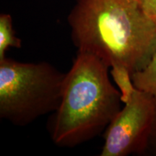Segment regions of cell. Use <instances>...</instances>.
<instances>
[{"label": "cell", "mask_w": 156, "mask_h": 156, "mask_svg": "<svg viewBox=\"0 0 156 156\" xmlns=\"http://www.w3.org/2000/svg\"><path fill=\"white\" fill-rule=\"evenodd\" d=\"M66 73L47 62L0 60V118L24 126L54 113L61 102Z\"/></svg>", "instance_id": "3957f363"}, {"label": "cell", "mask_w": 156, "mask_h": 156, "mask_svg": "<svg viewBox=\"0 0 156 156\" xmlns=\"http://www.w3.org/2000/svg\"><path fill=\"white\" fill-rule=\"evenodd\" d=\"M111 74L122 94V102L125 103L131 98L136 90L132 82L131 73L124 67H115L112 68Z\"/></svg>", "instance_id": "52a82bcc"}, {"label": "cell", "mask_w": 156, "mask_h": 156, "mask_svg": "<svg viewBox=\"0 0 156 156\" xmlns=\"http://www.w3.org/2000/svg\"><path fill=\"white\" fill-rule=\"evenodd\" d=\"M104 132L101 156L145 155L156 123V101L136 88Z\"/></svg>", "instance_id": "277c9868"}, {"label": "cell", "mask_w": 156, "mask_h": 156, "mask_svg": "<svg viewBox=\"0 0 156 156\" xmlns=\"http://www.w3.org/2000/svg\"><path fill=\"white\" fill-rule=\"evenodd\" d=\"M108 66L97 56L78 51L64 78L61 102L50 122L52 141L75 147L106 131L122 109Z\"/></svg>", "instance_id": "7a4b0ae2"}, {"label": "cell", "mask_w": 156, "mask_h": 156, "mask_svg": "<svg viewBox=\"0 0 156 156\" xmlns=\"http://www.w3.org/2000/svg\"><path fill=\"white\" fill-rule=\"evenodd\" d=\"M22 48V41L17 38L13 28L10 15H0V60L6 57L5 54L9 48Z\"/></svg>", "instance_id": "8992f818"}, {"label": "cell", "mask_w": 156, "mask_h": 156, "mask_svg": "<svg viewBox=\"0 0 156 156\" xmlns=\"http://www.w3.org/2000/svg\"><path fill=\"white\" fill-rule=\"evenodd\" d=\"M145 155H156V123L148 142Z\"/></svg>", "instance_id": "9c48e42d"}, {"label": "cell", "mask_w": 156, "mask_h": 156, "mask_svg": "<svg viewBox=\"0 0 156 156\" xmlns=\"http://www.w3.org/2000/svg\"><path fill=\"white\" fill-rule=\"evenodd\" d=\"M67 20L78 51L132 75L147 65L156 48V25L140 0H76Z\"/></svg>", "instance_id": "6da1fadb"}, {"label": "cell", "mask_w": 156, "mask_h": 156, "mask_svg": "<svg viewBox=\"0 0 156 156\" xmlns=\"http://www.w3.org/2000/svg\"><path fill=\"white\" fill-rule=\"evenodd\" d=\"M136 88L151 95L156 101V48L143 69L132 75Z\"/></svg>", "instance_id": "5b68a950"}, {"label": "cell", "mask_w": 156, "mask_h": 156, "mask_svg": "<svg viewBox=\"0 0 156 156\" xmlns=\"http://www.w3.org/2000/svg\"><path fill=\"white\" fill-rule=\"evenodd\" d=\"M142 9L156 25V0H140Z\"/></svg>", "instance_id": "ba28073f"}]
</instances>
